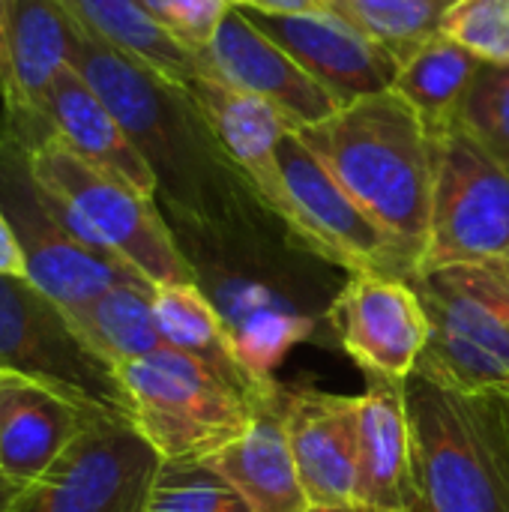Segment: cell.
<instances>
[{"instance_id": "1", "label": "cell", "mask_w": 509, "mask_h": 512, "mask_svg": "<svg viewBox=\"0 0 509 512\" xmlns=\"http://www.w3.org/2000/svg\"><path fill=\"white\" fill-rule=\"evenodd\" d=\"M297 135L417 273L432 225L435 138L414 108L390 90L339 108Z\"/></svg>"}, {"instance_id": "2", "label": "cell", "mask_w": 509, "mask_h": 512, "mask_svg": "<svg viewBox=\"0 0 509 512\" xmlns=\"http://www.w3.org/2000/svg\"><path fill=\"white\" fill-rule=\"evenodd\" d=\"M417 512H509V438L492 390H459L423 369L405 384Z\"/></svg>"}, {"instance_id": "3", "label": "cell", "mask_w": 509, "mask_h": 512, "mask_svg": "<svg viewBox=\"0 0 509 512\" xmlns=\"http://www.w3.org/2000/svg\"><path fill=\"white\" fill-rule=\"evenodd\" d=\"M75 69L114 111L156 177V198L195 213L210 177L231 168L186 87L114 51L81 27Z\"/></svg>"}, {"instance_id": "4", "label": "cell", "mask_w": 509, "mask_h": 512, "mask_svg": "<svg viewBox=\"0 0 509 512\" xmlns=\"http://www.w3.org/2000/svg\"><path fill=\"white\" fill-rule=\"evenodd\" d=\"M27 150L60 222L78 243L120 258L153 288L198 282L156 198L84 162L54 132Z\"/></svg>"}, {"instance_id": "5", "label": "cell", "mask_w": 509, "mask_h": 512, "mask_svg": "<svg viewBox=\"0 0 509 512\" xmlns=\"http://www.w3.org/2000/svg\"><path fill=\"white\" fill-rule=\"evenodd\" d=\"M114 375L126 396L129 420L162 462H204L216 456L249 429L255 411L267 402L243 396L216 372L168 345L117 366Z\"/></svg>"}, {"instance_id": "6", "label": "cell", "mask_w": 509, "mask_h": 512, "mask_svg": "<svg viewBox=\"0 0 509 512\" xmlns=\"http://www.w3.org/2000/svg\"><path fill=\"white\" fill-rule=\"evenodd\" d=\"M408 282L429 315L417 369L471 393L509 387V261L429 267Z\"/></svg>"}, {"instance_id": "7", "label": "cell", "mask_w": 509, "mask_h": 512, "mask_svg": "<svg viewBox=\"0 0 509 512\" xmlns=\"http://www.w3.org/2000/svg\"><path fill=\"white\" fill-rule=\"evenodd\" d=\"M0 207L24 255V276L66 315L81 312L114 285L147 282L114 255L78 243L39 183L27 144L0 123ZM150 285V282H147Z\"/></svg>"}, {"instance_id": "8", "label": "cell", "mask_w": 509, "mask_h": 512, "mask_svg": "<svg viewBox=\"0 0 509 512\" xmlns=\"http://www.w3.org/2000/svg\"><path fill=\"white\" fill-rule=\"evenodd\" d=\"M0 375L42 384L99 417L129 420L120 381L27 276L0 273Z\"/></svg>"}, {"instance_id": "9", "label": "cell", "mask_w": 509, "mask_h": 512, "mask_svg": "<svg viewBox=\"0 0 509 512\" xmlns=\"http://www.w3.org/2000/svg\"><path fill=\"white\" fill-rule=\"evenodd\" d=\"M492 261H509V165L456 123L435 138L432 225L420 270Z\"/></svg>"}, {"instance_id": "10", "label": "cell", "mask_w": 509, "mask_h": 512, "mask_svg": "<svg viewBox=\"0 0 509 512\" xmlns=\"http://www.w3.org/2000/svg\"><path fill=\"white\" fill-rule=\"evenodd\" d=\"M159 456L123 417H96L3 512H144Z\"/></svg>"}, {"instance_id": "11", "label": "cell", "mask_w": 509, "mask_h": 512, "mask_svg": "<svg viewBox=\"0 0 509 512\" xmlns=\"http://www.w3.org/2000/svg\"><path fill=\"white\" fill-rule=\"evenodd\" d=\"M279 171L285 186L282 222L303 246L348 273L414 276V264L402 249L357 207L297 132L279 144Z\"/></svg>"}, {"instance_id": "12", "label": "cell", "mask_w": 509, "mask_h": 512, "mask_svg": "<svg viewBox=\"0 0 509 512\" xmlns=\"http://www.w3.org/2000/svg\"><path fill=\"white\" fill-rule=\"evenodd\" d=\"M327 318L369 381L405 387L429 348V315L408 279L351 273Z\"/></svg>"}, {"instance_id": "13", "label": "cell", "mask_w": 509, "mask_h": 512, "mask_svg": "<svg viewBox=\"0 0 509 512\" xmlns=\"http://www.w3.org/2000/svg\"><path fill=\"white\" fill-rule=\"evenodd\" d=\"M249 21L285 48L333 99L348 108L360 99L390 93L399 75L396 57L363 36L333 9L267 15L243 9Z\"/></svg>"}, {"instance_id": "14", "label": "cell", "mask_w": 509, "mask_h": 512, "mask_svg": "<svg viewBox=\"0 0 509 512\" xmlns=\"http://www.w3.org/2000/svg\"><path fill=\"white\" fill-rule=\"evenodd\" d=\"M198 57L204 75L270 102L294 132L318 126L339 111L336 99L285 48L261 33L240 6L231 9Z\"/></svg>"}, {"instance_id": "15", "label": "cell", "mask_w": 509, "mask_h": 512, "mask_svg": "<svg viewBox=\"0 0 509 512\" xmlns=\"http://www.w3.org/2000/svg\"><path fill=\"white\" fill-rule=\"evenodd\" d=\"M285 429L303 492L315 510L360 512L357 396L282 387Z\"/></svg>"}, {"instance_id": "16", "label": "cell", "mask_w": 509, "mask_h": 512, "mask_svg": "<svg viewBox=\"0 0 509 512\" xmlns=\"http://www.w3.org/2000/svg\"><path fill=\"white\" fill-rule=\"evenodd\" d=\"M6 42L12 105L3 108L0 123L24 144H36L51 132L42 120V105L57 75L75 66L81 24L63 0H12Z\"/></svg>"}, {"instance_id": "17", "label": "cell", "mask_w": 509, "mask_h": 512, "mask_svg": "<svg viewBox=\"0 0 509 512\" xmlns=\"http://www.w3.org/2000/svg\"><path fill=\"white\" fill-rule=\"evenodd\" d=\"M186 90L213 132L225 162L249 183L258 201L282 219L285 186L279 171V144L294 132V126L270 102L210 75L192 78Z\"/></svg>"}, {"instance_id": "18", "label": "cell", "mask_w": 509, "mask_h": 512, "mask_svg": "<svg viewBox=\"0 0 509 512\" xmlns=\"http://www.w3.org/2000/svg\"><path fill=\"white\" fill-rule=\"evenodd\" d=\"M357 471L360 512H417L405 387L369 381L357 396Z\"/></svg>"}, {"instance_id": "19", "label": "cell", "mask_w": 509, "mask_h": 512, "mask_svg": "<svg viewBox=\"0 0 509 512\" xmlns=\"http://www.w3.org/2000/svg\"><path fill=\"white\" fill-rule=\"evenodd\" d=\"M96 417L99 414H90L87 408L42 384L3 375L0 471L18 486L39 480Z\"/></svg>"}, {"instance_id": "20", "label": "cell", "mask_w": 509, "mask_h": 512, "mask_svg": "<svg viewBox=\"0 0 509 512\" xmlns=\"http://www.w3.org/2000/svg\"><path fill=\"white\" fill-rule=\"evenodd\" d=\"M42 120L84 162L156 198L159 186L150 165L144 162L114 111L105 105V99L84 81L75 66L57 75V81L51 84L42 105Z\"/></svg>"}, {"instance_id": "21", "label": "cell", "mask_w": 509, "mask_h": 512, "mask_svg": "<svg viewBox=\"0 0 509 512\" xmlns=\"http://www.w3.org/2000/svg\"><path fill=\"white\" fill-rule=\"evenodd\" d=\"M204 462H210L237 489L252 512L312 510L285 429L282 387L255 411L249 429L237 441Z\"/></svg>"}, {"instance_id": "22", "label": "cell", "mask_w": 509, "mask_h": 512, "mask_svg": "<svg viewBox=\"0 0 509 512\" xmlns=\"http://www.w3.org/2000/svg\"><path fill=\"white\" fill-rule=\"evenodd\" d=\"M153 312L162 342L168 348L198 360L201 366H207L210 372H216L222 381H228L234 390H240L255 402L276 396L279 384H264L249 372V366L237 351L231 324L222 318L219 306L201 291L198 282L156 288Z\"/></svg>"}, {"instance_id": "23", "label": "cell", "mask_w": 509, "mask_h": 512, "mask_svg": "<svg viewBox=\"0 0 509 512\" xmlns=\"http://www.w3.org/2000/svg\"><path fill=\"white\" fill-rule=\"evenodd\" d=\"M78 24L111 45L114 51L132 57L135 63L159 72L162 78L186 87L192 78L204 75L201 57L177 42L138 0H63Z\"/></svg>"}, {"instance_id": "24", "label": "cell", "mask_w": 509, "mask_h": 512, "mask_svg": "<svg viewBox=\"0 0 509 512\" xmlns=\"http://www.w3.org/2000/svg\"><path fill=\"white\" fill-rule=\"evenodd\" d=\"M480 66L483 63L468 48L438 33L399 66L393 93L402 96L423 120L429 135L438 138L459 123Z\"/></svg>"}, {"instance_id": "25", "label": "cell", "mask_w": 509, "mask_h": 512, "mask_svg": "<svg viewBox=\"0 0 509 512\" xmlns=\"http://www.w3.org/2000/svg\"><path fill=\"white\" fill-rule=\"evenodd\" d=\"M153 294L156 288L147 282L114 285L90 306L69 315V321L90 345V351L102 363L117 369L165 348L153 312Z\"/></svg>"}, {"instance_id": "26", "label": "cell", "mask_w": 509, "mask_h": 512, "mask_svg": "<svg viewBox=\"0 0 509 512\" xmlns=\"http://www.w3.org/2000/svg\"><path fill=\"white\" fill-rule=\"evenodd\" d=\"M456 3L459 0H330V9L402 66L444 30Z\"/></svg>"}, {"instance_id": "27", "label": "cell", "mask_w": 509, "mask_h": 512, "mask_svg": "<svg viewBox=\"0 0 509 512\" xmlns=\"http://www.w3.org/2000/svg\"><path fill=\"white\" fill-rule=\"evenodd\" d=\"M144 512H252L210 462H159Z\"/></svg>"}, {"instance_id": "28", "label": "cell", "mask_w": 509, "mask_h": 512, "mask_svg": "<svg viewBox=\"0 0 509 512\" xmlns=\"http://www.w3.org/2000/svg\"><path fill=\"white\" fill-rule=\"evenodd\" d=\"M459 123L509 165V66H480Z\"/></svg>"}, {"instance_id": "29", "label": "cell", "mask_w": 509, "mask_h": 512, "mask_svg": "<svg viewBox=\"0 0 509 512\" xmlns=\"http://www.w3.org/2000/svg\"><path fill=\"white\" fill-rule=\"evenodd\" d=\"M441 33L480 63L509 66V0H459Z\"/></svg>"}, {"instance_id": "30", "label": "cell", "mask_w": 509, "mask_h": 512, "mask_svg": "<svg viewBox=\"0 0 509 512\" xmlns=\"http://www.w3.org/2000/svg\"><path fill=\"white\" fill-rule=\"evenodd\" d=\"M153 21H159L177 42L201 54L222 21L231 15L234 0H138Z\"/></svg>"}, {"instance_id": "31", "label": "cell", "mask_w": 509, "mask_h": 512, "mask_svg": "<svg viewBox=\"0 0 509 512\" xmlns=\"http://www.w3.org/2000/svg\"><path fill=\"white\" fill-rule=\"evenodd\" d=\"M240 9L267 12V15H297V12H318L330 9V0H234Z\"/></svg>"}, {"instance_id": "32", "label": "cell", "mask_w": 509, "mask_h": 512, "mask_svg": "<svg viewBox=\"0 0 509 512\" xmlns=\"http://www.w3.org/2000/svg\"><path fill=\"white\" fill-rule=\"evenodd\" d=\"M0 273L3 276H24V255L18 249V240L3 216V207H0Z\"/></svg>"}, {"instance_id": "33", "label": "cell", "mask_w": 509, "mask_h": 512, "mask_svg": "<svg viewBox=\"0 0 509 512\" xmlns=\"http://www.w3.org/2000/svg\"><path fill=\"white\" fill-rule=\"evenodd\" d=\"M9 6L12 0H0V102L3 108L12 105V69H9Z\"/></svg>"}, {"instance_id": "34", "label": "cell", "mask_w": 509, "mask_h": 512, "mask_svg": "<svg viewBox=\"0 0 509 512\" xmlns=\"http://www.w3.org/2000/svg\"><path fill=\"white\" fill-rule=\"evenodd\" d=\"M18 489H21V486H18V483H12V480L0 471V512L12 504V498L18 495Z\"/></svg>"}, {"instance_id": "35", "label": "cell", "mask_w": 509, "mask_h": 512, "mask_svg": "<svg viewBox=\"0 0 509 512\" xmlns=\"http://www.w3.org/2000/svg\"><path fill=\"white\" fill-rule=\"evenodd\" d=\"M492 393H495V399H498V408H501L504 429H507V438H509V390L507 387H498V390H492Z\"/></svg>"}, {"instance_id": "36", "label": "cell", "mask_w": 509, "mask_h": 512, "mask_svg": "<svg viewBox=\"0 0 509 512\" xmlns=\"http://www.w3.org/2000/svg\"><path fill=\"white\" fill-rule=\"evenodd\" d=\"M309 512H351V510H315V507H312Z\"/></svg>"}, {"instance_id": "37", "label": "cell", "mask_w": 509, "mask_h": 512, "mask_svg": "<svg viewBox=\"0 0 509 512\" xmlns=\"http://www.w3.org/2000/svg\"><path fill=\"white\" fill-rule=\"evenodd\" d=\"M0 378H3V375H0Z\"/></svg>"}, {"instance_id": "38", "label": "cell", "mask_w": 509, "mask_h": 512, "mask_svg": "<svg viewBox=\"0 0 509 512\" xmlns=\"http://www.w3.org/2000/svg\"><path fill=\"white\" fill-rule=\"evenodd\" d=\"M507 390H509V387H507Z\"/></svg>"}]
</instances>
